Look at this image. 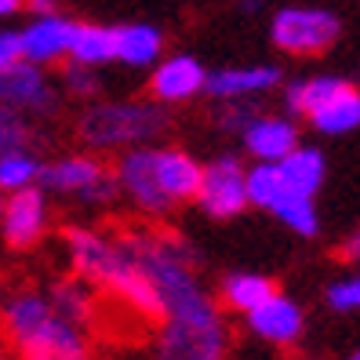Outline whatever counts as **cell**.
Masks as SVG:
<instances>
[{
  "instance_id": "cell-13",
  "label": "cell",
  "mask_w": 360,
  "mask_h": 360,
  "mask_svg": "<svg viewBox=\"0 0 360 360\" xmlns=\"http://www.w3.org/2000/svg\"><path fill=\"white\" fill-rule=\"evenodd\" d=\"M70 30L73 22L62 18L58 11L55 15H37L33 22L18 33L22 37V58L26 62H37V66H48V62H58L70 48Z\"/></svg>"
},
{
  "instance_id": "cell-37",
  "label": "cell",
  "mask_w": 360,
  "mask_h": 360,
  "mask_svg": "<svg viewBox=\"0 0 360 360\" xmlns=\"http://www.w3.org/2000/svg\"><path fill=\"white\" fill-rule=\"evenodd\" d=\"M0 299H4V288H0Z\"/></svg>"
},
{
  "instance_id": "cell-12",
  "label": "cell",
  "mask_w": 360,
  "mask_h": 360,
  "mask_svg": "<svg viewBox=\"0 0 360 360\" xmlns=\"http://www.w3.org/2000/svg\"><path fill=\"white\" fill-rule=\"evenodd\" d=\"M240 139H244L248 153L255 160L277 164L281 157H288L295 146H299V128H295V120H288V117H262L259 113L240 131Z\"/></svg>"
},
{
  "instance_id": "cell-4",
  "label": "cell",
  "mask_w": 360,
  "mask_h": 360,
  "mask_svg": "<svg viewBox=\"0 0 360 360\" xmlns=\"http://www.w3.org/2000/svg\"><path fill=\"white\" fill-rule=\"evenodd\" d=\"M229 331L222 313L204 321H160L153 338V360H226Z\"/></svg>"
},
{
  "instance_id": "cell-15",
  "label": "cell",
  "mask_w": 360,
  "mask_h": 360,
  "mask_svg": "<svg viewBox=\"0 0 360 360\" xmlns=\"http://www.w3.org/2000/svg\"><path fill=\"white\" fill-rule=\"evenodd\" d=\"M153 175L172 204L193 200L200 186V164L182 150H153Z\"/></svg>"
},
{
  "instance_id": "cell-28",
  "label": "cell",
  "mask_w": 360,
  "mask_h": 360,
  "mask_svg": "<svg viewBox=\"0 0 360 360\" xmlns=\"http://www.w3.org/2000/svg\"><path fill=\"white\" fill-rule=\"evenodd\" d=\"M117 193H120V186H117V175H110L105 172L98 182H91L84 193L77 197L80 204H88V207H105V204H113L117 200Z\"/></svg>"
},
{
  "instance_id": "cell-25",
  "label": "cell",
  "mask_w": 360,
  "mask_h": 360,
  "mask_svg": "<svg viewBox=\"0 0 360 360\" xmlns=\"http://www.w3.org/2000/svg\"><path fill=\"white\" fill-rule=\"evenodd\" d=\"M26 142H30V124L18 117L15 110H8V105L0 102V153L22 150Z\"/></svg>"
},
{
  "instance_id": "cell-29",
  "label": "cell",
  "mask_w": 360,
  "mask_h": 360,
  "mask_svg": "<svg viewBox=\"0 0 360 360\" xmlns=\"http://www.w3.org/2000/svg\"><path fill=\"white\" fill-rule=\"evenodd\" d=\"M62 80H66V88L73 91V95H95L102 84H98V77L91 73V66H77V62H70V70L62 73Z\"/></svg>"
},
{
  "instance_id": "cell-30",
  "label": "cell",
  "mask_w": 360,
  "mask_h": 360,
  "mask_svg": "<svg viewBox=\"0 0 360 360\" xmlns=\"http://www.w3.org/2000/svg\"><path fill=\"white\" fill-rule=\"evenodd\" d=\"M18 58H22V37L15 30H0V66H11Z\"/></svg>"
},
{
  "instance_id": "cell-26",
  "label": "cell",
  "mask_w": 360,
  "mask_h": 360,
  "mask_svg": "<svg viewBox=\"0 0 360 360\" xmlns=\"http://www.w3.org/2000/svg\"><path fill=\"white\" fill-rule=\"evenodd\" d=\"M328 306L335 313H360V273H349L328 288Z\"/></svg>"
},
{
  "instance_id": "cell-36",
  "label": "cell",
  "mask_w": 360,
  "mask_h": 360,
  "mask_svg": "<svg viewBox=\"0 0 360 360\" xmlns=\"http://www.w3.org/2000/svg\"><path fill=\"white\" fill-rule=\"evenodd\" d=\"M349 360H360V346H356V349H353V353H349Z\"/></svg>"
},
{
  "instance_id": "cell-16",
  "label": "cell",
  "mask_w": 360,
  "mask_h": 360,
  "mask_svg": "<svg viewBox=\"0 0 360 360\" xmlns=\"http://www.w3.org/2000/svg\"><path fill=\"white\" fill-rule=\"evenodd\" d=\"M277 172H281V182H284V193L313 197L316 189L324 186L328 160H324L321 150H313V146H295L288 157L277 160Z\"/></svg>"
},
{
  "instance_id": "cell-32",
  "label": "cell",
  "mask_w": 360,
  "mask_h": 360,
  "mask_svg": "<svg viewBox=\"0 0 360 360\" xmlns=\"http://www.w3.org/2000/svg\"><path fill=\"white\" fill-rule=\"evenodd\" d=\"M30 11L33 15H55L58 8H55V0H30Z\"/></svg>"
},
{
  "instance_id": "cell-38",
  "label": "cell",
  "mask_w": 360,
  "mask_h": 360,
  "mask_svg": "<svg viewBox=\"0 0 360 360\" xmlns=\"http://www.w3.org/2000/svg\"><path fill=\"white\" fill-rule=\"evenodd\" d=\"M0 211H4V200H0Z\"/></svg>"
},
{
  "instance_id": "cell-31",
  "label": "cell",
  "mask_w": 360,
  "mask_h": 360,
  "mask_svg": "<svg viewBox=\"0 0 360 360\" xmlns=\"http://www.w3.org/2000/svg\"><path fill=\"white\" fill-rule=\"evenodd\" d=\"M342 259L346 262H360V226L349 233V240L342 244Z\"/></svg>"
},
{
  "instance_id": "cell-5",
  "label": "cell",
  "mask_w": 360,
  "mask_h": 360,
  "mask_svg": "<svg viewBox=\"0 0 360 360\" xmlns=\"http://www.w3.org/2000/svg\"><path fill=\"white\" fill-rule=\"evenodd\" d=\"M338 33L342 22L328 8H281L269 22L273 44L288 55H324Z\"/></svg>"
},
{
  "instance_id": "cell-9",
  "label": "cell",
  "mask_w": 360,
  "mask_h": 360,
  "mask_svg": "<svg viewBox=\"0 0 360 360\" xmlns=\"http://www.w3.org/2000/svg\"><path fill=\"white\" fill-rule=\"evenodd\" d=\"M244 316H248V331L255 338H262V342L277 346V349L281 346H295L302 338V328H306L302 306L295 299H288V295H281V291H273L269 299H262L255 309H248Z\"/></svg>"
},
{
  "instance_id": "cell-10",
  "label": "cell",
  "mask_w": 360,
  "mask_h": 360,
  "mask_svg": "<svg viewBox=\"0 0 360 360\" xmlns=\"http://www.w3.org/2000/svg\"><path fill=\"white\" fill-rule=\"evenodd\" d=\"M0 229H4V240L18 251L33 248L48 229V204L44 193L33 186L15 189V193L4 200V211H0Z\"/></svg>"
},
{
  "instance_id": "cell-33",
  "label": "cell",
  "mask_w": 360,
  "mask_h": 360,
  "mask_svg": "<svg viewBox=\"0 0 360 360\" xmlns=\"http://www.w3.org/2000/svg\"><path fill=\"white\" fill-rule=\"evenodd\" d=\"M18 8H22V0H0V18H8V15H15Z\"/></svg>"
},
{
  "instance_id": "cell-3",
  "label": "cell",
  "mask_w": 360,
  "mask_h": 360,
  "mask_svg": "<svg viewBox=\"0 0 360 360\" xmlns=\"http://www.w3.org/2000/svg\"><path fill=\"white\" fill-rule=\"evenodd\" d=\"M284 102L291 113L309 117L321 135H349L360 128V88H353L342 77L295 80Z\"/></svg>"
},
{
  "instance_id": "cell-19",
  "label": "cell",
  "mask_w": 360,
  "mask_h": 360,
  "mask_svg": "<svg viewBox=\"0 0 360 360\" xmlns=\"http://www.w3.org/2000/svg\"><path fill=\"white\" fill-rule=\"evenodd\" d=\"M48 299L55 302L58 313H66L70 321H77L80 328H91L98 321V291L91 281H84V277H70V281H58L51 291H48Z\"/></svg>"
},
{
  "instance_id": "cell-24",
  "label": "cell",
  "mask_w": 360,
  "mask_h": 360,
  "mask_svg": "<svg viewBox=\"0 0 360 360\" xmlns=\"http://www.w3.org/2000/svg\"><path fill=\"white\" fill-rule=\"evenodd\" d=\"M37 175H40V160L30 157L26 150L0 153V189H4V193H15V189L33 186Z\"/></svg>"
},
{
  "instance_id": "cell-18",
  "label": "cell",
  "mask_w": 360,
  "mask_h": 360,
  "mask_svg": "<svg viewBox=\"0 0 360 360\" xmlns=\"http://www.w3.org/2000/svg\"><path fill=\"white\" fill-rule=\"evenodd\" d=\"M160 48H164V37L157 26L131 22L113 30V58H120L124 66H150V62L160 58Z\"/></svg>"
},
{
  "instance_id": "cell-34",
  "label": "cell",
  "mask_w": 360,
  "mask_h": 360,
  "mask_svg": "<svg viewBox=\"0 0 360 360\" xmlns=\"http://www.w3.org/2000/svg\"><path fill=\"white\" fill-rule=\"evenodd\" d=\"M240 8H244V11H259V0H244Z\"/></svg>"
},
{
  "instance_id": "cell-22",
  "label": "cell",
  "mask_w": 360,
  "mask_h": 360,
  "mask_svg": "<svg viewBox=\"0 0 360 360\" xmlns=\"http://www.w3.org/2000/svg\"><path fill=\"white\" fill-rule=\"evenodd\" d=\"M244 186H248V204L266 207V211H273V204L284 197L281 172L269 160H259L255 167H244Z\"/></svg>"
},
{
  "instance_id": "cell-2",
  "label": "cell",
  "mask_w": 360,
  "mask_h": 360,
  "mask_svg": "<svg viewBox=\"0 0 360 360\" xmlns=\"http://www.w3.org/2000/svg\"><path fill=\"white\" fill-rule=\"evenodd\" d=\"M167 131V113L153 102H98L80 117L77 135L91 150H131L150 146Z\"/></svg>"
},
{
  "instance_id": "cell-27",
  "label": "cell",
  "mask_w": 360,
  "mask_h": 360,
  "mask_svg": "<svg viewBox=\"0 0 360 360\" xmlns=\"http://www.w3.org/2000/svg\"><path fill=\"white\" fill-rule=\"evenodd\" d=\"M255 117H259V110L248 98H226V105L219 110V128L222 131H244Z\"/></svg>"
},
{
  "instance_id": "cell-7",
  "label": "cell",
  "mask_w": 360,
  "mask_h": 360,
  "mask_svg": "<svg viewBox=\"0 0 360 360\" xmlns=\"http://www.w3.org/2000/svg\"><path fill=\"white\" fill-rule=\"evenodd\" d=\"M0 102L15 113H55L58 95L51 88V80L40 73L37 62L18 58L11 66H0Z\"/></svg>"
},
{
  "instance_id": "cell-21",
  "label": "cell",
  "mask_w": 360,
  "mask_h": 360,
  "mask_svg": "<svg viewBox=\"0 0 360 360\" xmlns=\"http://www.w3.org/2000/svg\"><path fill=\"white\" fill-rule=\"evenodd\" d=\"M273 291H277V284H273L269 277H262V273H229V277L222 281V306L237 309V313H248L262 299H269Z\"/></svg>"
},
{
  "instance_id": "cell-35",
  "label": "cell",
  "mask_w": 360,
  "mask_h": 360,
  "mask_svg": "<svg viewBox=\"0 0 360 360\" xmlns=\"http://www.w3.org/2000/svg\"><path fill=\"white\" fill-rule=\"evenodd\" d=\"M0 360H15V356L8 353V346H4V342H0Z\"/></svg>"
},
{
  "instance_id": "cell-23",
  "label": "cell",
  "mask_w": 360,
  "mask_h": 360,
  "mask_svg": "<svg viewBox=\"0 0 360 360\" xmlns=\"http://www.w3.org/2000/svg\"><path fill=\"white\" fill-rule=\"evenodd\" d=\"M273 215H277L291 233H299V237H316V229H321V215H316V207H313V197L284 193L273 204Z\"/></svg>"
},
{
  "instance_id": "cell-17",
  "label": "cell",
  "mask_w": 360,
  "mask_h": 360,
  "mask_svg": "<svg viewBox=\"0 0 360 360\" xmlns=\"http://www.w3.org/2000/svg\"><path fill=\"white\" fill-rule=\"evenodd\" d=\"M105 175V167L95 160V157H62L55 164H40V175L37 182L51 189V193H70V197H80L91 182H98Z\"/></svg>"
},
{
  "instance_id": "cell-20",
  "label": "cell",
  "mask_w": 360,
  "mask_h": 360,
  "mask_svg": "<svg viewBox=\"0 0 360 360\" xmlns=\"http://www.w3.org/2000/svg\"><path fill=\"white\" fill-rule=\"evenodd\" d=\"M66 55L77 66H102L113 58V30L110 26H91V22H73L70 30V48Z\"/></svg>"
},
{
  "instance_id": "cell-11",
  "label": "cell",
  "mask_w": 360,
  "mask_h": 360,
  "mask_svg": "<svg viewBox=\"0 0 360 360\" xmlns=\"http://www.w3.org/2000/svg\"><path fill=\"white\" fill-rule=\"evenodd\" d=\"M281 84L277 66H233V70H215L204 77V91L211 98H255L266 95L269 88Z\"/></svg>"
},
{
  "instance_id": "cell-14",
  "label": "cell",
  "mask_w": 360,
  "mask_h": 360,
  "mask_svg": "<svg viewBox=\"0 0 360 360\" xmlns=\"http://www.w3.org/2000/svg\"><path fill=\"white\" fill-rule=\"evenodd\" d=\"M204 66L197 58L189 55H175L160 62V66L153 70V80H150V91L157 102H186L204 91Z\"/></svg>"
},
{
  "instance_id": "cell-1",
  "label": "cell",
  "mask_w": 360,
  "mask_h": 360,
  "mask_svg": "<svg viewBox=\"0 0 360 360\" xmlns=\"http://www.w3.org/2000/svg\"><path fill=\"white\" fill-rule=\"evenodd\" d=\"M0 338L15 360H91L88 328L58 313L40 291L0 299Z\"/></svg>"
},
{
  "instance_id": "cell-6",
  "label": "cell",
  "mask_w": 360,
  "mask_h": 360,
  "mask_svg": "<svg viewBox=\"0 0 360 360\" xmlns=\"http://www.w3.org/2000/svg\"><path fill=\"white\" fill-rule=\"evenodd\" d=\"M211 219H233L248 207V186H244V164L237 157H219L200 167V186L193 197Z\"/></svg>"
},
{
  "instance_id": "cell-8",
  "label": "cell",
  "mask_w": 360,
  "mask_h": 360,
  "mask_svg": "<svg viewBox=\"0 0 360 360\" xmlns=\"http://www.w3.org/2000/svg\"><path fill=\"white\" fill-rule=\"evenodd\" d=\"M113 175H117V186L139 204V211H146V215H164V211L175 207L172 200L164 197V189L157 186L153 150L150 146H131V150H124Z\"/></svg>"
}]
</instances>
